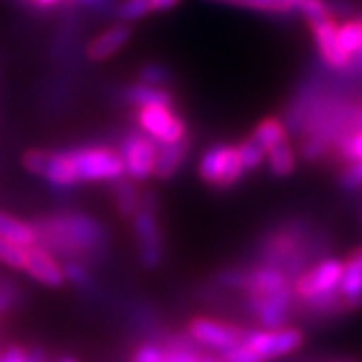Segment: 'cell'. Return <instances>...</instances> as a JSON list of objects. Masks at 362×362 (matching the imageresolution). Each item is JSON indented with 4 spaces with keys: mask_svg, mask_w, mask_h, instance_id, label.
<instances>
[{
    "mask_svg": "<svg viewBox=\"0 0 362 362\" xmlns=\"http://www.w3.org/2000/svg\"><path fill=\"white\" fill-rule=\"evenodd\" d=\"M228 6H238V8H247V11H258V13L268 14H292L294 6L288 0H211Z\"/></svg>",
    "mask_w": 362,
    "mask_h": 362,
    "instance_id": "24",
    "label": "cell"
},
{
    "mask_svg": "<svg viewBox=\"0 0 362 362\" xmlns=\"http://www.w3.org/2000/svg\"><path fill=\"white\" fill-rule=\"evenodd\" d=\"M330 362H350V361H330Z\"/></svg>",
    "mask_w": 362,
    "mask_h": 362,
    "instance_id": "40",
    "label": "cell"
},
{
    "mask_svg": "<svg viewBox=\"0 0 362 362\" xmlns=\"http://www.w3.org/2000/svg\"><path fill=\"white\" fill-rule=\"evenodd\" d=\"M330 149H334L337 156L346 163L362 161V129H349L340 133Z\"/></svg>",
    "mask_w": 362,
    "mask_h": 362,
    "instance_id": "22",
    "label": "cell"
},
{
    "mask_svg": "<svg viewBox=\"0 0 362 362\" xmlns=\"http://www.w3.org/2000/svg\"><path fill=\"white\" fill-rule=\"evenodd\" d=\"M185 332H187V338L197 346L216 350L221 354L226 350L235 349L246 337L247 328H242L228 320L211 318V316H195L187 322Z\"/></svg>",
    "mask_w": 362,
    "mask_h": 362,
    "instance_id": "7",
    "label": "cell"
},
{
    "mask_svg": "<svg viewBox=\"0 0 362 362\" xmlns=\"http://www.w3.org/2000/svg\"><path fill=\"white\" fill-rule=\"evenodd\" d=\"M342 268H344L342 259L324 258L310 268L302 270L292 282L294 298L302 304H308L318 298L337 294L342 278Z\"/></svg>",
    "mask_w": 362,
    "mask_h": 362,
    "instance_id": "5",
    "label": "cell"
},
{
    "mask_svg": "<svg viewBox=\"0 0 362 362\" xmlns=\"http://www.w3.org/2000/svg\"><path fill=\"white\" fill-rule=\"evenodd\" d=\"M137 81L145 85H153V87H168L173 81V71L163 63H145L137 73Z\"/></svg>",
    "mask_w": 362,
    "mask_h": 362,
    "instance_id": "25",
    "label": "cell"
},
{
    "mask_svg": "<svg viewBox=\"0 0 362 362\" xmlns=\"http://www.w3.org/2000/svg\"><path fill=\"white\" fill-rule=\"evenodd\" d=\"M28 361V350L21 344H8L0 352V362H26Z\"/></svg>",
    "mask_w": 362,
    "mask_h": 362,
    "instance_id": "34",
    "label": "cell"
},
{
    "mask_svg": "<svg viewBox=\"0 0 362 362\" xmlns=\"http://www.w3.org/2000/svg\"><path fill=\"white\" fill-rule=\"evenodd\" d=\"M340 183L346 189H361L362 187V161L349 163L340 175Z\"/></svg>",
    "mask_w": 362,
    "mask_h": 362,
    "instance_id": "33",
    "label": "cell"
},
{
    "mask_svg": "<svg viewBox=\"0 0 362 362\" xmlns=\"http://www.w3.org/2000/svg\"><path fill=\"white\" fill-rule=\"evenodd\" d=\"M81 2H87V4H99V2H103V0H81Z\"/></svg>",
    "mask_w": 362,
    "mask_h": 362,
    "instance_id": "39",
    "label": "cell"
},
{
    "mask_svg": "<svg viewBox=\"0 0 362 362\" xmlns=\"http://www.w3.org/2000/svg\"><path fill=\"white\" fill-rule=\"evenodd\" d=\"M57 362H78L75 356H61Z\"/></svg>",
    "mask_w": 362,
    "mask_h": 362,
    "instance_id": "38",
    "label": "cell"
},
{
    "mask_svg": "<svg viewBox=\"0 0 362 362\" xmlns=\"http://www.w3.org/2000/svg\"><path fill=\"white\" fill-rule=\"evenodd\" d=\"M117 18L123 23H135L141 21L147 14H151V2L149 0H123L117 6Z\"/></svg>",
    "mask_w": 362,
    "mask_h": 362,
    "instance_id": "28",
    "label": "cell"
},
{
    "mask_svg": "<svg viewBox=\"0 0 362 362\" xmlns=\"http://www.w3.org/2000/svg\"><path fill=\"white\" fill-rule=\"evenodd\" d=\"M304 332L294 326H280V328H259L247 330L244 337V344L254 350L264 362L278 361L294 354L304 346Z\"/></svg>",
    "mask_w": 362,
    "mask_h": 362,
    "instance_id": "6",
    "label": "cell"
},
{
    "mask_svg": "<svg viewBox=\"0 0 362 362\" xmlns=\"http://www.w3.org/2000/svg\"><path fill=\"white\" fill-rule=\"evenodd\" d=\"M250 137L268 153L276 145L290 141V129L286 127V123L282 119H278V117H266V119H262L258 125H256V129L250 133Z\"/></svg>",
    "mask_w": 362,
    "mask_h": 362,
    "instance_id": "18",
    "label": "cell"
},
{
    "mask_svg": "<svg viewBox=\"0 0 362 362\" xmlns=\"http://www.w3.org/2000/svg\"><path fill=\"white\" fill-rule=\"evenodd\" d=\"M23 272H26L30 278H35L39 284L49 286V288H61L66 282L63 266L57 262L51 252H47L39 244L26 247V262Z\"/></svg>",
    "mask_w": 362,
    "mask_h": 362,
    "instance_id": "13",
    "label": "cell"
},
{
    "mask_svg": "<svg viewBox=\"0 0 362 362\" xmlns=\"http://www.w3.org/2000/svg\"><path fill=\"white\" fill-rule=\"evenodd\" d=\"M73 161L78 183H113L125 175V165L119 151L105 145H81L66 149Z\"/></svg>",
    "mask_w": 362,
    "mask_h": 362,
    "instance_id": "2",
    "label": "cell"
},
{
    "mask_svg": "<svg viewBox=\"0 0 362 362\" xmlns=\"http://www.w3.org/2000/svg\"><path fill=\"white\" fill-rule=\"evenodd\" d=\"M26 2L39 11H51V8H57L59 4H63L65 0H26Z\"/></svg>",
    "mask_w": 362,
    "mask_h": 362,
    "instance_id": "36",
    "label": "cell"
},
{
    "mask_svg": "<svg viewBox=\"0 0 362 362\" xmlns=\"http://www.w3.org/2000/svg\"><path fill=\"white\" fill-rule=\"evenodd\" d=\"M338 294L346 310L362 308V246L350 252L349 258L344 259Z\"/></svg>",
    "mask_w": 362,
    "mask_h": 362,
    "instance_id": "14",
    "label": "cell"
},
{
    "mask_svg": "<svg viewBox=\"0 0 362 362\" xmlns=\"http://www.w3.org/2000/svg\"><path fill=\"white\" fill-rule=\"evenodd\" d=\"M238 153H240V159H242V165H244L246 173L256 171L266 161V151L250 135L242 143H238Z\"/></svg>",
    "mask_w": 362,
    "mask_h": 362,
    "instance_id": "26",
    "label": "cell"
},
{
    "mask_svg": "<svg viewBox=\"0 0 362 362\" xmlns=\"http://www.w3.org/2000/svg\"><path fill=\"white\" fill-rule=\"evenodd\" d=\"M266 163H268V168L276 177H288V175L294 173V169L298 165L296 151L290 145V141L280 143V145H276L274 149H270L266 153Z\"/></svg>",
    "mask_w": 362,
    "mask_h": 362,
    "instance_id": "21",
    "label": "cell"
},
{
    "mask_svg": "<svg viewBox=\"0 0 362 362\" xmlns=\"http://www.w3.org/2000/svg\"><path fill=\"white\" fill-rule=\"evenodd\" d=\"M159 143L143 131H129L119 147V156L125 165V175L133 181H145L153 175Z\"/></svg>",
    "mask_w": 362,
    "mask_h": 362,
    "instance_id": "9",
    "label": "cell"
},
{
    "mask_svg": "<svg viewBox=\"0 0 362 362\" xmlns=\"http://www.w3.org/2000/svg\"><path fill=\"white\" fill-rule=\"evenodd\" d=\"M151 2V13H165L180 4L181 0H149Z\"/></svg>",
    "mask_w": 362,
    "mask_h": 362,
    "instance_id": "35",
    "label": "cell"
},
{
    "mask_svg": "<svg viewBox=\"0 0 362 362\" xmlns=\"http://www.w3.org/2000/svg\"><path fill=\"white\" fill-rule=\"evenodd\" d=\"M189 149H192V137L189 135L185 139H181V141L159 145L153 177H157L159 181L171 180L177 173V169L183 165V161L187 159Z\"/></svg>",
    "mask_w": 362,
    "mask_h": 362,
    "instance_id": "16",
    "label": "cell"
},
{
    "mask_svg": "<svg viewBox=\"0 0 362 362\" xmlns=\"http://www.w3.org/2000/svg\"><path fill=\"white\" fill-rule=\"evenodd\" d=\"M288 2H290V4L294 6V11H298V8H300L302 4H306L308 0H288Z\"/></svg>",
    "mask_w": 362,
    "mask_h": 362,
    "instance_id": "37",
    "label": "cell"
},
{
    "mask_svg": "<svg viewBox=\"0 0 362 362\" xmlns=\"http://www.w3.org/2000/svg\"><path fill=\"white\" fill-rule=\"evenodd\" d=\"M197 173L199 180L218 187V189H228L240 183L242 177L246 175L242 159L238 153V145L232 143H216L207 147L204 156L199 157L197 163Z\"/></svg>",
    "mask_w": 362,
    "mask_h": 362,
    "instance_id": "3",
    "label": "cell"
},
{
    "mask_svg": "<svg viewBox=\"0 0 362 362\" xmlns=\"http://www.w3.org/2000/svg\"><path fill=\"white\" fill-rule=\"evenodd\" d=\"M63 272H65V280L71 282L73 286H77L81 290H87L93 286V276L87 270V266L78 259H65L63 264Z\"/></svg>",
    "mask_w": 362,
    "mask_h": 362,
    "instance_id": "29",
    "label": "cell"
},
{
    "mask_svg": "<svg viewBox=\"0 0 362 362\" xmlns=\"http://www.w3.org/2000/svg\"><path fill=\"white\" fill-rule=\"evenodd\" d=\"M310 26L316 49H318V54L324 61V65L337 69V71H346L350 65V57H346L338 45L337 18L330 16V18H324L320 23H314Z\"/></svg>",
    "mask_w": 362,
    "mask_h": 362,
    "instance_id": "12",
    "label": "cell"
},
{
    "mask_svg": "<svg viewBox=\"0 0 362 362\" xmlns=\"http://www.w3.org/2000/svg\"><path fill=\"white\" fill-rule=\"evenodd\" d=\"M23 165L33 175L47 180L52 187L69 189L78 185L77 173L66 149L49 151V149H28L23 156Z\"/></svg>",
    "mask_w": 362,
    "mask_h": 362,
    "instance_id": "8",
    "label": "cell"
},
{
    "mask_svg": "<svg viewBox=\"0 0 362 362\" xmlns=\"http://www.w3.org/2000/svg\"><path fill=\"white\" fill-rule=\"evenodd\" d=\"M0 262L13 270H25L26 247L14 244L11 240L0 235Z\"/></svg>",
    "mask_w": 362,
    "mask_h": 362,
    "instance_id": "27",
    "label": "cell"
},
{
    "mask_svg": "<svg viewBox=\"0 0 362 362\" xmlns=\"http://www.w3.org/2000/svg\"><path fill=\"white\" fill-rule=\"evenodd\" d=\"M113 197L117 211L123 220H131L141 206V192L137 189L135 181L125 175L113 181Z\"/></svg>",
    "mask_w": 362,
    "mask_h": 362,
    "instance_id": "19",
    "label": "cell"
},
{
    "mask_svg": "<svg viewBox=\"0 0 362 362\" xmlns=\"http://www.w3.org/2000/svg\"><path fill=\"white\" fill-rule=\"evenodd\" d=\"M165 361V346L157 342H145L133 352L131 362H163Z\"/></svg>",
    "mask_w": 362,
    "mask_h": 362,
    "instance_id": "30",
    "label": "cell"
},
{
    "mask_svg": "<svg viewBox=\"0 0 362 362\" xmlns=\"http://www.w3.org/2000/svg\"><path fill=\"white\" fill-rule=\"evenodd\" d=\"M218 362H264V361L259 358L254 350L247 349L244 342H240L235 349L221 352V356H218Z\"/></svg>",
    "mask_w": 362,
    "mask_h": 362,
    "instance_id": "31",
    "label": "cell"
},
{
    "mask_svg": "<svg viewBox=\"0 0 362 362\" xmlns=\"http://www.w3.org/2000/svg\"><path fill=\"white\" fill-rule=\"evenodd\" d=\"M294 300L296 298L292 292V286H288L284 290L270 292V294L246 296V306L262 328H280L290 320Z\"/></svg>",
    "mask_w": 362,
    "mask_h": 362,
    "instance_id": "11",
    "label": "cell"
},
{
    "mask_svg": "<svg viewBox=\"0 0 362 362\" xmlns=\"http://www.w3.org/2000/svg\"><path fill=\"white\" fill-rule=\"evenodd\" d=\"M131 39V28L125 23L121 25L111 26L107 28L105 33H101L99 37L90 40L87 45V59L93 61V63H101V61H107L111 59L115 52H119Z\"/></svg>",
    "mask_w": 362,
    "mask_h": 362,
    "instance_id": "15",
    "label": "cell"
},
{
    "mask_svg": "<svg viewBox=\"0 0 362 362\" xmlns=\"http://www.w3.org/2000/svg\"><path fill=\"white\" fill-rule=\"evenodd\" d=\"M337 37L342 52L352 59L362 45V18H346L342 25H338Z\"/></svg>",
    "mask_w": 362,
    "mask_h": 362,
    "instance_id": "23",
    "label": "cell"
},
{
    "mask_svg": "<svg viewBox=\"0 0 362 362\" xmlns=\"http://www.w3.org/2000/svg\"><path fill=\"white\" fill-rule=\"evenodd\" d=\"M135 119H137L139 131L149 135L151 139H156L159 145L181 141L187 137L185 121L173 111V107H168V105L139 107Z\"/></svg>",
    "mask_w": 362,
    "mask_h": 362,
    "instance_id": "10",
    "label": "cell"
},
{
    "mask_svg": "<svg viewBox=\"0 0 362 362\" xmlns=\"http://www.w3.org/2000/svg\"><path fill=\"white\" fill-rule=\"evenodd\" d=\"M117 97L125 103L135 105V107H147V105L175 107V97L168 87H153V85H145V83L125 85L117 90Z\"/></svg>",
    "mask_w": 362,
    "mask_h": 362,
    "instance_id": "17",
    "label": "cell"
},
{
    "mask_svg": "<svg viewBox=\"0 0 362 362\" xmlns=\"http://www.w3.org/2000/svg\"><path fill=\"white\" fill-rule=\"evenodd\" d=\"M37 244L52 256L65 259H93L109 246V233L101 221L83 211H54L33 221Z\"/></svg>",
    "mask_w": 362,
    "mask_h": 362,
    "instance_id": "1",
    "label": "cell"
},
{
    "mask_svg": "<svg viewBox=\"0 0 362 362\" xmlns=\"http://www.w3.org/2000/svg\"><path fill=\"white\" fill-rule=\"evenodd\" d=\"M16 298H18V290L11 280H2L0 282V316L8 314L16 306Z\"/></svg>",
    "mask_w": 362,
    "mask_h": 362,
    "instance_id": "32",
    "label": "cell"
},
{
    "mask_svg": "<svg viewBox=\"0 0 362 362\" xmlns=\"http://www.w3.org/2000/svg\"><path fill=\"white\" fill-rule=\"evenodd\" d=\"M157 206L159 199L156 192L141 194V206L131 218L133 232L137 238V247H139V259L143 268L147 270H156L163 258V238L157 221Z\"/></svg>",
    "mask_w": 362,
    "mask_h": 362,
    "instance_id": "4",
    "label": "cell"
},
{
    "mask_svg": "<svg viewBox=\"0 0 362 362\" xmlns=\"http://www.w3.org/2000/svg\"><path fill=\"white\" fill-rule=\"evenodd\" d=\"M0 235L23 247L37 246V232L33 221L18 220L6 211H0Z\"/></svg>",
    "mask_w": 362,
    "mask_h": 362,
    "instance_id": "20",
    "label": "cell"
}]
</instances>
